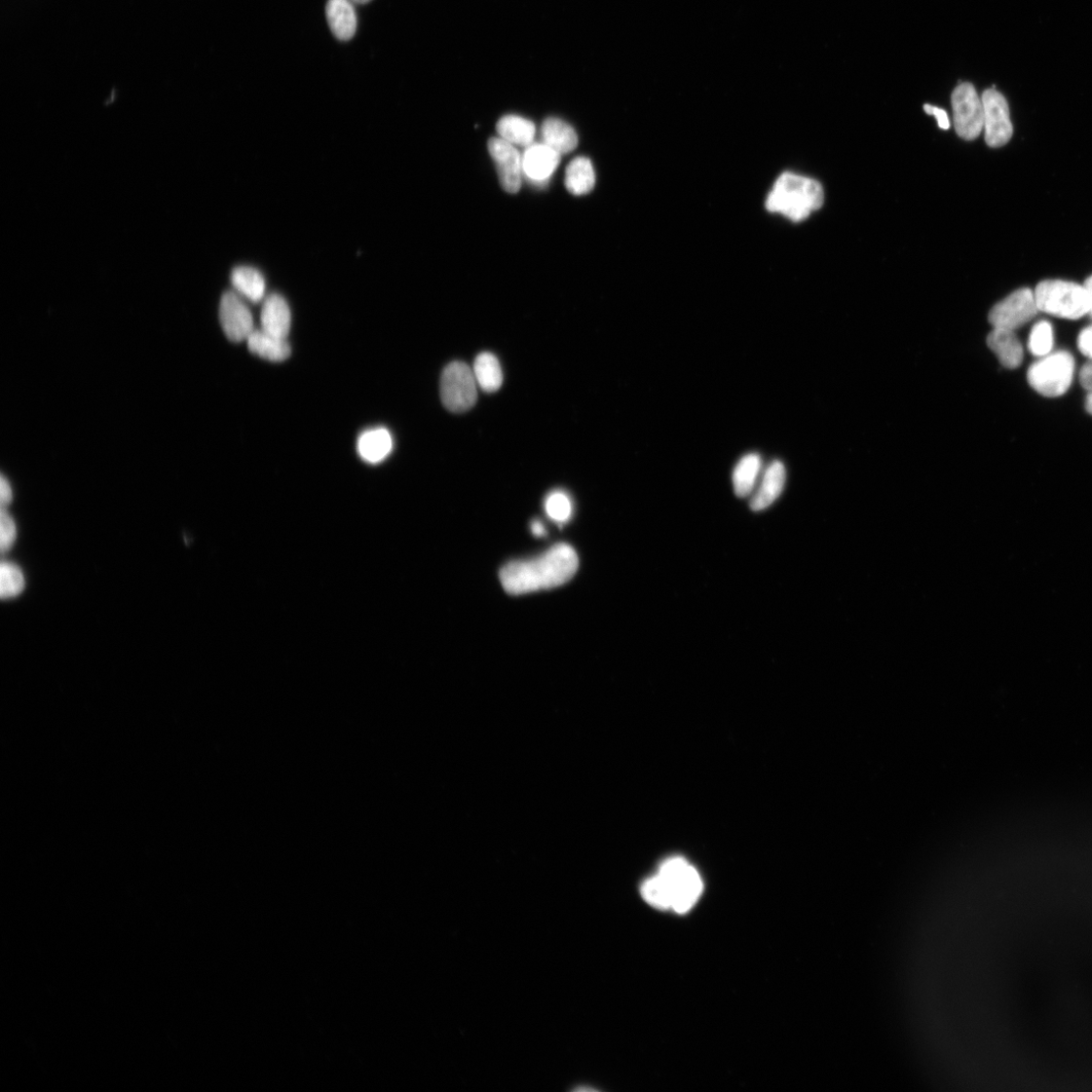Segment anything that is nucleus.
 Returning <instances> with one entry per match:
<instances>
[{
    "mask_svg": "<svg viewBox=\"0 0 1092 1092\" xmlns=\"http://www.w3.org/2000/svg\"><path fill=\"white\" fill-rule=\"evenodd\" d=\"M262 329L287 339L291 324V314L284 296L273 293L265 299L261 312Z\"/></svg>",
    "mask_w": 1092,
    "mask_h": 1092,
    "instance_id": "2eb2a0df",
    "label": "nucleus"
},
{
    "mask_svg": "<svg viewBox=\"0 0 1092 1092\" xmlns=\"http://www.w3.org/2000/svg\"><path fill=\"white\" fill-rule=\"evenodd\" d=\"M1075 360L1067 352L1048 354L1028 370V382L1040 395L1048 398L1063 396L1070 388Z\"/></svg>",
    "mask_w": 1092,
    "mask_h": 1092,
    "instance_id": "39448f33",
    "label": "nucleus"
},
{
    "mask_svg": "<svg viewBox=\"0 0 1092 1092\" xmlns=\"http://www.w3.org/2000/svg\"><path fill=\"white\" fill-rule=\"evenodd\" d=\"M785 482L784 465L779 461L773 462L766 470L758 491L750 501L751 510L762 511L770 507L782 494Z\"/></svg>",
    "mask_w": 1092,
    "mask_h": 1092,
    "instance_id": "dca6fc26",
    "label": "nucleus"
},
{
    "mask_svg": "<svg viewBox=\"0 0 1092 1092\" xmlns=\"http://www.w3.org/2000/svg\"><path fill=\"white\" fill-rule=\"evenodd\" d=\"M1039 311L1067 320H1077L1089 313V299L1084 286L1060 280L1041 282L1035 291Z\"/></svg>",
    "mask_w": 1092,
    "mask_h": 1092,
    "instance_id": "7ed1b4c3",
    "label": "nucleus"
},
{
    "mask_svg": "<svg viewBox=\"0 0 1092 1092\" xmlns=\"http://www.w3.org/2000/svg\"><path fill=\"white\" fill-rule=\"evenodd\" d=\"M924 109L928 115H931L935 118L937 126L941 130L950 129L951 124L946 110L931 104H925Z\"/></svg>",
    "mask_w": 1092,
    "mask_h": 1092,
    "instance_id": "c85d7f7f",
    "label": "nucleus"
},
{
    "mask_svg": "<svg viewBox=\"0 0 1092 1092\" xmlns=\"http://www.w3.org/2000/svg\"><path fill=\"white\" fill-rule=\"evenodd\" d=\"M1084 288L1087 291L1089 299V313L1092 314V276L1086 280Z\"/></svg>",
    "mask_w": 1092,
    "mask_h": 1092,
    "instance_id": "72a5a7b5",
    "label": "nucleus"
},
{
    "mask_svg": "<svg viewBox=\"0 0 1092 1092\" xmlns=\"http://www.w3.org/2000/svg\"><path fill=\"white\" fill-rule=\"evenodd\" d=\"M487 149L489 156L496 164L504 191L509 194H517L522 183V156L514 145L500 137L489 139Z\"/></svg>",
    "mask_w": 1092,
    "mask_h": 1092,
    "instance_id": "9b49d317",
    "label": "nucleus"
},
{
    "mask_svg": "<svg viewBox=\"0 0 1092 1092\" xmlns=\"http://www.w3.org/2000/svg\"><path fill=\"white\" fill-rule=\"evenodd\" d=\"M985 110L984 131L990 147L1006 145L1012 137L1013 127L1005 97L996 90H987L983 95Z\"/></svg>",
    "mask_w": 1092,
    "mask_h": 1092,
    "instance_id": "1a4fd4ad",
    "label": "nucleus"
},
{
    "mask_svg": "<svg viewBox=\"0 0 1092 1092\" xmlns=\"http://www.w3.org/2000/svg\"><path fill=\"white\" fill-rule=\"evenodd\" d=\"M1085 408H1086V411L1089 414H1091V416H1092V391L1088 392V395H1087V398H1086V401H1085Z\"/></svg>",
    "mask_w": 1092,
    "mask_h": 1092,
    "instance_id": "f704fd0d",
    "label": "nucleus"
},
{
    "mask_svg": "<svg viewBox=\"0 0 1092 1092\" xmlns=\"http://www.w3.org/2000/svg\"><path fill=\"white\" fill-rule=\"evenodd\" d=\"M596 175L593 164L586 158H577L568 165L564 185L574 196H584L593 191Z\"/></svg>",
    "mask_w": 1092,
    "mask_h": 1092,
    "instance_id": "412c9836",
    "label": "nucleus"
},
{
    "mask_svg": "<svg viewBox=\"0 0 1092 1092\" xmlns=\"http://www.w3.org/2000/svg\"><path fill=\"white\" fill-rule=\"evenodd\" d=\"M1038 312L1035 293L1026 288L1013 291L996 304L989 320L994 328L1014 331L1032 321Z\"/></svg>",
    "mask_w": 1092,
    "mask_h": 1092,
    "instance_id": "6e6552de",
    "label": "nucleus"
},
{
    "mask_svg": "<svg viewBox=\"0 0 1092 1092\" xmlns=\"http://www.w3.org/2000/svg\"><path fill=\"white\" fill-rule=\"evenodd\" d=\"M25 587L22 571L13 563L4 562L0 570V595L3 599L18 596Z\"/></svg>",
    "mask_w": 1092,
    "mask_h": 1092,
    "instance_id": "bb28decb",
    "label": "nucleus"
},
{
    "mask_svg": "<svg viewBox=\"0 0 1092 1092\" xmlns=\"http://www.w3.org/2000/svg\"><path fill=\"white\" fill-rule=\"evenodd\" d=\"M560 156L546 144H532L526 147L522 156V171L533 184L546 185L549 177L557 168Z\"/></svg>",
    "mask_w": 1092,
    "mask_h": 1092,
    "instance_id": "f8f14e48",
    "label": "nucleus"
},
{
    "mask_svg": "<svg viewBox=\"0 0 1092 1092\" xmlns=\"http://www.w3.org/2000/svg\"><path fill=\"white\" fill-rule=\"evenodd\" d=\"M988 345L1003 367L1014 369L1022 364L1024 349L1013 331L994 328L988 337Z\"/></svg>",
    "mask_w": 1092,
    "mask_h": 1092,
    "instance_id": "ddd939ff",
    "label": "nucleus"
},
{
    "mask_svg": "<svg viewBox=\"0 0 1092 1092\" xmlns=\"http://www.w3.org/2000/svg\"><path fill=\"white\" fill-rule=\"evenodd\" d=\"M393 449V438L385 428L363 432L357 441L358 454L369 464H379L386 460Z\"/></svg>",
    "mask_w": 1092,
    "mask_h": 1092,
    "instance_id": "6ab92c4d",
    "label": "nucleus"
},
{
    "mask_svg": "<svg viewBox=\"0 0 1092 1092\" xmlns=\"http://www.w3.org/2000/svg\"><path fill=\"white\" fill-rule=\"evenodd\" d=\"M497 132L500 138L514 146L529 147L534 144L536 126L530 120L509 115L499 120Z\"/></svg>",
    "mask_w": 1092,
    "mask_h": 1092,
    "instance_id": "5701e85b",
    "label": "nucleus"
},
{
    "mask_svg": "<svg viewBox=\"0 0 1092 1092\" xmlns=\"http://www.w3.org/2000/svg\"><path fill=\"white\" fill-rule=\"evenodd\" d=\"M532 531L534 536L538 538H543L546 534L544 524L539 520L533 522Z\"/></svg>",
    "mask_w": 1092,
    "mask_h": 1092,
    "instance_id": "473e14b6",
    "label": "nucleus"
},
{
    "mask_svg": "<svg viewBox=\"0 0 1092 1092\" xmlns=\"http://www.w3.org/2000/svg\"><path fill=\"white\" fill-rule=\"evenodd\" d=\"M762 470V459L757 454L744 456L733 474L735 493L739 498L747 497L754 488Z\"/></svg>",
    "mask_w": 1092,
    "mask_h": 1092,
    "instance_id": "4be33fe9",
    "label": "nucleus"
},
{
    "mask_svg": "<svg viewBox=\"0 0 1092 1092\" xmlns=\"http://www.w3.org/2000/svg\"><path fill=\"white\" fill-rule=\"evenodd\" d=\"M352 2H353V4H359V5H363V4H367V3H369V2H370V0H352Z\"/></svg>",
    "mask_w": 1092,
    "mask_h": 1092,
    "instance_id": "c9c22d12",
    "label": "nucleus"
},
{
    "mask_svg": "<svg viewBox=\"0 0 1092 1092\" xmlns=\"http://www.w3.org/2000/svg\"><path fill=\"white\" fill-rule=\"evenodd\" d=\"M656 876L669 896L671 909L677 914L689 912L703 891L700 875L683 858L665 861Z\"/></svg>",
    "mask_w": 1092,
    "mask_h": 1092,
    "instance_id": "20e7f679",
    "label": "nucleus"
},
{
    "mask_svg": "<svg viewBox=\"0 0 1092 1092\" xmlns=\"http://www.w3.org/2000/svg\"><path fill=\"white\" fill-rule=\"evenodd\" d=\"M824 203L821 184L809 177L785 172L776 180L766 201L769 212L779 213L800 223Z\"/></svg>",
    "mask_w": 1092,
    "mask_h": 1092,
    "instance_id": "f03ea898",
    "label": "nucleus"
},
{
    "mask_svg": "<svg viewBox=\"0 0 1092 1092\" xmlns=\"http://www.w3.org/2000/svg\"><path fill=\"white\" fill-rule=\"evenodd\" d=\"M578 568L576 550L567 544H559L532 559L507 563L501 570L500 579L506 592L524 595L566 584Z\"/></svg>",
    "mask_w": 1092,
    "mask_h": 1092,
    "instance_id": "f257e3e1",
    "label": "nucleus"
},
{
    "mask_svg": "<svg viewBox=\"0 0 1092 1092\" xmlns=\"http://www.w3.org/2000/svg\"><path fill=\"white\" fill-rule=\"evenodd\" d=\"M352 0H328L326 17L338 40L350 41L357 29V17Z\"/></svg>",
    "mask_w": 1092,
    "mask_h": 1092,
    "instance_id": "4468645a",
    "label": "nucleus"
},
{
    "mask_svg": "<svg viewBox=\"0 0 1092 1092\" xmlns=\"http://www.w3.org/2000/svg\"><path fill=\"white\" fill-rule=\"evenodd\" d=\"M440 395L444 407L454 413H465L478 400V383L473 369L465 362L454 361L443 370Z\"/></svg>",
    "mask_w": 1092,
    "mask_h": 1092,
    "instance_id": "423d86ee",
    "label": "nucleus"
},
{
    "mask_svg": "<svg viewBox=\"0 0 1092 1092\" xmlns=\"http://www.w3.org/2000/svg\"><path fill=\"white\" fill-rule=\"evenodd\" d=\"M0 529H2L0 546H2V550L5 552L12 547L17 536L16 524L6 509H3L2 515H0Z\"/></svg>",
    "mask_w": 1092,
    "mask_h": 1092,
    "instance_id": "cd10ccee",
    "label": "nucleus"
},
{
    "mask_svg": "<svg viewBox=\"0 0 1092 1092\" xmlns=\"http://www.w3.org/2000/svg\"><path fill=\"white\" fill-rule=\"evenodd\" d=\"M1054 346V332L1048 321L1038 322L1032 329L1029 338V351L1035 356L1044 357L1050 354Z\"/></svg>",
    "mask_w": 1092,
    "mask_h": 1092,
    "instance_id": "393cba45",
    "label": "nucleus"
},
{
    "mask_svg": "<svg viewBox=\"0 0 1092 1092\" xmlns=\"http://www.w3.org/2000/svg\"><path fill=\"white\" fill-rule=\"evenodd\" d=\"M220 321L225 336L233 343L247 341L254 331L252 314L237 292L228 291L222 296Z\"/></svg>",
    "mask_w": 1092,
    "mask_h": 1092,
    "instance_id": "9d476101",
    "label": "nucleus"
},
{
    "mask_svg": "<svg viewBox=\"0 0 1092 1092\" xmlns=\"http://www.w3.org/2000/svg\"><path fill=\"white\" fill-rule=\"evenodd\" d=\"M547 516L555 523L568 522L573 514V504L568 494L562 491L551 492L545 501Z\"/></svg>",
    "mask_w": 1092,
    "mask_h": 1092,
    "instance_id": "a878e982",
    "label": "nucleus"
},
{
    "mask_svg": "<svg viewBox=\"0 0 1092 1092\" xmlns=\"http://www.w3.org/2000/svg\"><path fill=\"white\" fill-rule=\"evenodd\" d=\"M1077 345L1080 353L1087 358L1092 359V326L1081 331Z\"/></svg>",
    "mask_w": 1092,
    "mask_h": 1092,
    "instance_id": "c756f323",
    "label": "nucleus"
},
{
    "mask_svg": "<svg viewBox=\"0 0 1092 1092\" xmlns=\"http://www.w3.org/2000/svg\"><path fill=\"white\" fill-rule=\"evenodd\" d=\"M250 353L273 362H281L290 355L287 339L275 336L263 329L254 330L247 339Z\"/></svg>",
    "mask_w": 1092,
    "mask_h": 1092,
    "instance_id": "f3484780",
    "label": "nucleus"
},
{
    "mask_svg": "<svg viewBox=\"0 0 1092 1092\" xmlns=\"http://www.w3.org/2000/svg\"><path fill=\"white\" fill-rule=\"evenodd\" d=\"M955 130L964 140H975L984 131L985 110L983 98L975 88L964 83L952 95Z\"/></svg>",
    "mask_w": 1092,
    "mask_h": 1092,
    "instance_id": "0eeeda50",
    "label": "nucleus"
},
{
    "mask_svg": "<svg viewBox=\"0 0 1092 1092\" xmlns=\"http://www.w3.org/2000/svg\"><path fill=\"white\" fill-rule=\"evenodd\" d=\"M0 497H2V506L5 509L13 500V491L9 481L6 477H2L0 481Z\"/></svg>",
    "mask_w": 1092,
    "mask_h": 1092,
    "instance_id": "2f4dec72",
    "label": "nucleus"
},
{
    "mask_svg": "<svg viewBox=\"0 0 1092 1092\" xmlns=\"http://www.w3.org/2000/svg\"><path fill=\"white\" fill-rule=\"evenodd\" d=\"M231 281L237 293L251 302L258 303L265 297L266 280L256 269L239 267L233 271Z\"/></svg>",
    "mask_w": 1092,
    "mask_h": 1092,
    "instance_id": "b1692460",
    "label": "nucleus"
},
{
    "mask_svg": "<svg viewBox=\"0 0 1092 1092\" xmlns=\"http://www.w3.org/2000/svg\"><path fill=\"white\" fill-rule=\"evenodd\" d=\"M543 143L559 156L568 155L577 148L579 139L575 129L556 118L546 119L542 126Z\"/></svg>",
    "mask_w": 1092,
    "mask_h": 1092,
    "instance_id": "a211bd4d",
    "label": "nucleus"
},
{
    "mask_svg": "<svg viewBox=\"0 0 1092 1092\" xmlns=\"http://www.w3.org/2000/svg\"><path fill=\"white\" fill-rule=\"evenodd\" d=\"M1079 382L1083 389L1092 391V359H1089L1081 368Z\"/></svg>",
    "mask_w": 1092,
    "mask_h": 1092,
    "instance_id": "7c9ffc66",
    "label": "nucleus"
},
{
    "mask_svg": "<svg viewBox=\"0 0 1092 1092\" xmlns=\"http://www.w3.org/2000/svg\"><path fill=\"white\" fill-rule=\"evenodd\" d=\"M473 371L478 386L486 393L497 392L503 384V371L499 359L491 353H480Z\"/></svg>",
    "mask_w": 1092,
    "mask_h": 1092,
    "instance_id": "aec40b11",
    "label": "nucleus"
}]
</instances>
